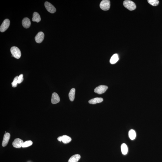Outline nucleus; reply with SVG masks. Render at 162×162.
I'll list each match as a JSON object with an SVG mask.
<instances>
[{"mask_svg":"<svg viewBox=\"0 0 162 162\" xmlns=\"http://www.w3.org/2000/svg\"><path fill=\"white\" fill-rule=\"evenodd\" d=\"M44 33L42 32H39L35 37L36 42L37 43H40L42 42L44 39Z\"/></svg>","mask_w":162,"mask_h":162,"instance_id":"6e6552de","label":"nucleus"},{"mask_svg":"<svg viewBox=\"0 0 162 162\" xmlns=\"http://www.w3.org/2000/svg\"><path fill=\"white\" fill-rule=\"evenodd\" d=\"M75 88H72L70 90L69 94V99L71 101H74L75 98Z\"/></svg>","mask_w":162,"mask_h":162,"instance_id":"f3484780","label":"nucleus"},{"mask_svg":"<svg viewBox=\"0 0 162 162\" xmlns=\"http://www.w3.org/2000/svg\"><path fill=\"white\" fill-rule=\"evenodd\" d=\"M81 157L80 155H75L70 158L68 162H77L81 158Z\"/></svg>","mask_w":162,"mask_h":162,"instance_id":"4468645a","label":"nucleus"},{"mask_svg":"<svg viewBox=\"0 0 162 162\" xmlns=\"http://www.w3.org/2000/svg\"><path fill=\"white\" fill-rule=\"evenodd\" d=\"M10 25V21L9 19H6L4 21L0 27V31L1 32H4L9 28Z\"/></svg>","mask_w":162,"mask_h":162,"instance_id":"20e7f679","label":"nucleus"},{"mask_svg":"<svg viewBox=\"0 0 162 162\" xmlns=\"http://www.w3.org/2000/svg\"><path fill=\"white\" fill-rule=\"evenodd\" d=\"M103 100V99L101 98H96L90 100L89 101V103L92 104H95L102 102Z\"/></svg>","mask_w":162,"mask_h":162,"instance_id":"ddd939ff","label":"nucleus"},{"mask_svg":"<svg viewBox=\"0 0 162 162\" xmlns=\"http://www.w3.org/2000/svg\"><path fill=\"white\" fill-rule=\"evenodd\" d=\"M33 142L31 141H27L23 142L22 145V147L23 148H27V147L30 146L33 144Z\"/></svg>","mask_w":162,"mask_h":162,"instance_id":"aec40b11","label":"nucleus"},{"mask_svg":"<svg viewBox=\"0 0 162 162\" xmlns=\"http://www.w3.org/2000/svg\"><path fill=\"white\" fill-rule=\"evenodd\" d=\"M119 59V58L118 54H115L111 57L110 61V63L112 64H115L118 61Z\"/></svg>","mask_w":162,"mask_h":162,"instance_id":"dca6fc26","label":"nucleus"},{"mask_svg":"<svg viewBox=\"0 0 162 162\" xmlns=\"http://www.w3.org/2000/svg\"><path fill=\"white\" fill-rule=\"evenodd\" d=\"M108 89V87L105 85H100L95 88L94 92L96 93L101 94L105 93Z\"/></svg>","mask_w":162,"mask_h":162,"instance_id":"39448f33","label":"nucleus"},{"mask_svg":"<svg viewBox=\"0 0 162 162\" xmlns=\"http://www.w3.org/2000/svg\"><path fill=\"white\" fill-rule=\"evenodd\" d=\"M23 142V141L20 138H16L13 142L12 145L14 148H20L22 147Z\"/></svg>","mask_w":162,"mask_h":162,"instance_id":"1a4fd4ad","label":"nucleus"},{"mask_svg":"<svg viewBox=\"0 0 162 162\" xmlns=\"http://www.w3.org/2000/svg\"><path fill=\"white\" fill-rule=\"evenodd\" d=\"M18 76H16L15 77L14 79L13 82L12 83V87H17V84L18 83Z\"/></svg>","mask_w":162,"mask_h":162,"instance_id":"4be33fe9","label":"nucleus"},{"mask_svg":"<svg viewBox=\"0 0 162 162\" xmlns=\"http://www.w3.org/2000/svg\"><path fill=\"white\" fill-rule=\"evenodd\" d=\"M41 20V18L40 15L36 12H34L33 14L32 21L34 22H36L39 23Z\"/></svg>","mask_w":162,"mask_h":162,"instance_id":"2eb2a0df","label":"nucleus"},{"mask_svg":"<svg viewBox=\"0 0 162 162\" xmlns=\"http://www.w3.org/2000/svg\"><path fill=\"white\" fill-rule=\"evenodd\" d=\"M121 150L122 154L124 155H126L128 153V147L125 143H123L122 144L121 146Z\"/></svg>","mask_w":162,"mask_h":162,"instance_id":"a211bd4d","label":"nucleus"},{"mask_svg":"<svg viewBox=\"0 0 162 162\" xmlns=\"http://www.w3.org/2000/svg\"><path fill=\"white\" fill-rule=\"evenodd\" d=\"M22 24L24 28H29L31 24L30 19L27 18H24L22 21Z\"/></svg>","mask_w":162,"mask_h":162,"instance_id":"f8f14e48","label":"nucleus"},{"mask_svg":"<svg viewBox=\"0 0 162 162\" xmlns=\"http://www.w3.org/2000/svg\"><path fill=\"white\" fill-rule=\"evenodd\" d=\"M44 6L48 12L51 13H54L56 12V9L54 6L48 2H45Z\"/></svg>","mask_w":162,"mask_h":162,"instance_id":"423d86ee","label":"nucleus"},{"mask_svg":"<svg viewBox=\"0 0 162 162\" xmlns=\"http://www.w3.org/2000/svg\"><path fill=\"white\" fill-rule=\"evenodd\" d=\"M58 140L60 141H62L63 143L66 144L71 142V139L70 137L66 135H64L59 137L57 138Z\"/></svg>","mask_w":162,"mask_h":162,"instance_id":"0eeeda50","label":"nucleus"},{"mask_svg":"<svg viewBox=\"0 0 162 162\" xmlns=\"http://www.w3.org/2000/svg\"><path fill=\"white\" fill-rule=\"evenodd\" d=\"M23 74H21L18 77V84H20L23 81Z\"/></svg>","mask_w":162,"mask_h":162,"instance_id":"5701e85b","label":"nucleus"},{"mask_svg":"<svg viewBox=\"0 0 162 162\" xmlns=\"http://www.w3.org/2000/svg\"><path fill=\"white\" fill-rule=\"evenodd\" d=\"M123 4L125 7L130 11L134 10L136 8L135 4L133 1L130 0H125Z\"/></svg>","mask_w":162,"mask_h":162,"instance_id":"f03ea898","label":"nucleus"},{"mask_svg":"<svg viewBox=\"0 0 162 162\" xmlns=\"http://www.w3.org/2000/svg\"><path fill=\"white\" fill-rule=\"evenodd\" d=\"M148 3L153 6H157L159 4V2L158 0H148Z\"/></svg>","mask_w":162,"mask_h":162,"instance_id":"412c9836","label":"nucleus"},{"mask_svg":"<svg viewBox=\"0 0 162 162\" xmlns=\"http://www.w3.org/2000/svg\"><path fill=\"white\" fill-rule=\"evenodd\" d=\"M128 136L130 139L131 140H134L135 139L136 137V133L134 130L133 129H131L128 132Z\"/></svg>","mask_w":162,"mask_h":162,"instance_id":"6ab92c4d","label":"nucleus"},{"mask_svg":"<svg viewBox=\"0 0 162 162\" xmlns=\"http://www.w3.org/2000/svg\"><path fill=\"white\" fill-rule=\"evenodd\" d=\"M100 7L102 10H108L110 7V1L109 0H103L100 3Z\"/></svg>","mask_w":162,"mask_h":162,"instance_id":"7ed1b4c3","label":"nucleus"},{"mask_svg":"<svg viewBox=\"0 0 162 162\" xmlns=\"http://www.w3.org/2000/svg\"><path fill=\"white\" fill-rule=\"evenodd\" d=\"M60 98L56 93L54 92L52 94L51 101L54 104L58 103L60 101Z\"/></svg>","mask_w":162,"mask_h":162,"instance_id":"9b49d317","label":"nucleus"},{"mask_svg":"<svg viewBox=\"0 0 162 162\" xmlns=\"http://www.w3.org/2000/svg\"><path fill=\"white\" fill-rule=\"evenodd\" d=\"M10 138V134L9 133H6L4 134L2 143V147H5L7 145Z\"/></svg>","mask_w":162,"mask_h":162,"instance_id":"9d476101","label":"nucleus"},{"mask_svg":"<svg viewBox=\"0 0 162 162\" xmlns=\"http://www.w3.org/2000/svg\"><path fill=\"white\" fill-rule=\"evenodd\" d=\"M10 51L14 57L17 59H19L21 57V52L19 48L16 47H12L11 48Z\"/></svg>","mask_w":162,"mask_h":162,"instance_id":"f257e3e1","label":"nucleus"}]
</instances>
